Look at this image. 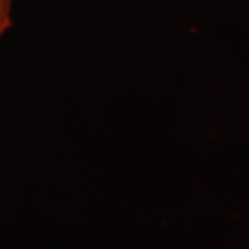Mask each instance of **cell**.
<instances>
[{"label":"cell","mask_w":249,"mask_h":249,"mask_svg":"<svg viewBox=\"0 0 249 249\" xmlns=\"http://www.w3.org/2000/svg\"><path fill=\"white\" fill-rule=\"evenodd\" d=\"M11 3L13 0H0V37L10 27V13H11Z\"/></svg>","instance_id":"1"}]
</instances>
